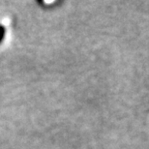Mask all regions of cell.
Returning <instances> with one entry per match:
<instances>
[{
    "label": "cell",
    "instance_id": "1",
    "mask_svg": "<svg viewBox=\"0 0 149 149\" xmlns=\"http://www.w3.org/2000/svg\"><path fill=\"white\" fill-rule=\"evenodd\" d=\"M6 36V27L3 24H0V45L4 42Z\"/></svg>",
    "mask_w": 149,
    "mask_h": 149
}]
</instances>
